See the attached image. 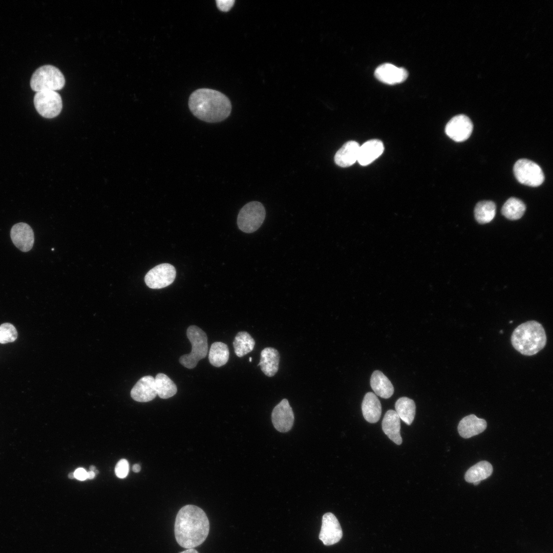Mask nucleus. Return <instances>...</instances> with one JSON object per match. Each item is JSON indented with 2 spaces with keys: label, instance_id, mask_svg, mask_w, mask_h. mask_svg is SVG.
<instances>
[{
  "label": "nucleus",
  "instance_id": "c9c22d12",
  "mask_svg": "<svg viewBox=\"0 0 553 553\" xmlns=\"http://www.w3.org/2000/svg\"><path fill=\"white\" fill-rule=\"evenodd\" d=\"M180 553H199L198 551L194 548L187 549Z\"/></svg>",
  "mask_w": 553,
  "mask_h": 553
},
{
  "label": "nucleus",
  "instance_id": "20e7f679",
  "mask_svg": "<svg viewBox=\"0 0 553 553\" xmlns=\"http://www.w3.org/2000/svg\"><path fill=\"white\" fill-rule=\"evenodd\" d=\"M65 84L63 74L57 68L52 65H44L38 68L33 73L30 80L31 88L36 92L56 91L62 89Z\"/></svg>",
  "mask_w": 553,
  "mask_h": 553
},
{
  "label": "nucleus",
  "instance_id": "412c9836",
  "mask_svg": "<svg viewBox=\"0 0 553 553\" xmlns=\"http://www.w3.org/2000/svg\"><path fill=\"white\" fill-rule=\"evenodd\" d=\"M280 357V354L276 349L266 347L261 352L260 361L258 365L260 366L262 371L266 376L272 377L278 371Z\"/></svg>",
  "mask_w": 553,
  "mask_h": 553
},
{
  "label": "nucleus",
  "instance_id": "a19ab883",
  "mask_svg": "<svg viewBox=\"0 0 553 553\" xmlns=\"http://www.w3.org/2000/svg\"><path fill=\"white\" fill-rule=\"evenodd\" d=\"M251 359H252V358H251V357H249V361L250 362H251Z\"/></svg>",
  "mask_w": 553,
  "mask_h": 553
},
{
  "label": "nucleus",
  "instance_id": "f257e3e1",
  "mask_svg": "<svg viewBox=\"0 0 553 553\" xmlns=\"http://www.w3.org/2000/svg\"><path fill=\"white\" fill-rule=\"evenodd\" d=\"M175 536L185 548H194L204 542L209 530L208 519L202 509L194 505L182 507L176 516Z\"/></svg>",
  "mask_w": 553,
  "mask_h": 553
},
{
  "label": "nucleus",
  "instance_id": "f704fd0d",
  "mask_svg": "<svg viewBox=\"0 0 553 553\" xmlns=\"http://www.w3.org/2000/svg\"><path fill=\"white\" fill-rule=\"evenodd\" d=\"M95 475H96L93 471H90L87 472V479H92L95 477Z\"/></svg>",
  "mask_w": 553,
  "mask_h": 553
},
{
  "label": "nucleus",
  "instance_id": "ea45409f",
  "mask_svg": "<svg viewBox=\"0 0 553 553\" xmlns=\"http://www.w3.org/2000/svg\"><path fill=\"white\" fill-rule=\"evenodd\" d=\"M94 472V473H95V475H97V474H98L99 473V471L98 470H96Z\"/></svg>",
  "mask_w": 553,
  "mask_h": 553
},
{
  "label": "nucleus",
  "instance_id": "393cba45",
  "mask_svg": "<svg viewBox=\"0 0 553 553\" xmlns=\"http://www.w3.org/2000/svg\"><path fill=\"white\" fill-rule=\"evenodd\" d=\"M229 351L227 345L222 342L214 343L209 349L208 359L210 363L216 367L226 364L229 359Z\"/></svg>",
  "mask_w": 553,
  "mask_h": 553
},
{
  "label": "nucleus",
  "instance_id": "a211bd4d",
  "mask_svg": "<svg viewBox=\"0 0 553 553\" xmlns=\"http://www.w3.org/2000/svg\"><path fill=\"white\" fill-rule=\"evenodd\" d=\"M381 426L384 432L390 440L397 445L401 444L400 418L395 411L389 410L386 413Z\"/></svg>",
  "mask_w": 553,
  "mask_h": 553
},
{
  "label": "nucleus",
  "instance_id": "f3484780",
  "mask_svg": "<svg viewBox=\"0 0 553 553\" xmlns=\"http://www.w3.org/2000/svg\"><path fill=\"white\" fill-rule=\"evenodd\" d=\"M487 427L486 421L471 414L463 418L459 422L458 431L464 438H469L483 432Z\"/></svg>",
  "mask_w": 553,
  "mask_h": 553
},
{
  "label": "nucleus",
  "instance_id": "e433bc0d",
  "mask_svg": "<svg viewBox=\"0 0 553 553\" xmlns=\"http://www.w3.org/2000/svg\"><path fill=\"white\" fill-rule=\"evenodd\" d=\"M68 477H69V478H70L71 479H73L75 478L74 473H69L68 474Z\"/></svg>",
  "mask_w": 553,
  "mask_h": 553
},
{
  "label": "nucleus",
  "instance_id": "9d476101",
  "mask_svg": "<svg viewBox=\"0 0 553 553\" xmlns=\"http://www.w3.org/2000/svg\"><path fill=\"white\" fill-rule=\"evenodd\" d=\"M473 124L471 119L465 115H457L447 123L445 127L446 135L456 142H462L471 136Z\"/></svg>",
  "mask_w": 553,
  "mask_h": 553
},
{
  "label": "nucleus",
  "instance_id": "79ce46f5",
  "mask_svg": "<svg viewBox=\"0 0 553 553\" xmlns=\"http://www.w3.org/2000/svg\"><path fill=\"white\" fill-rule=\"evenodd\" d=\"M52 250H54V248H52Z\"/></svg>",
  "mask_w": 553,
  "mask_h": 553
},
{
  "label": "nucleus",
  "instance_id": "b1692460",
  "mask_svg": "<svg viewBox=\"0 0 553 553\" xmlns=\"http://www.w3.org/2000/svg\"><path fill=\"white\" fill-rule=\"evenodd\" d=\"M395 408L399 418L407 425H410L415 415L416 406L414 400L407 397H400L396 401Z\"/></svg>",
  "mask_w": 553,
  "mask_h": 553
},
{
  "label": "nucleus",
  "instance_id": "cd10ccee",
  "mask_svg": "<svg viewBox=\"0 0 553 553\" xmlns=\"http://www.w3.org/2000/svg\"><path fill=\"white\" fill-rule=\"evenodd\" d=\"M496 215V205L492 201H482L477 203L474 209V216L480 224L490 222Z\"/></svg>",
  "mask_w": 553,
  "mask_h": 553
},
{
  "label": "nucleus",
  "instance_id": "c85d7f7f",
  "mask_svg": "<svg viewBox=\"0 0 553 553\" xmlns=\"http://www.w3.org/2000/svg\"><path fill=\"white\" fill-rule=\"evenodd\" d=\"M233 345L236 355L241 357L253 350L255 342L247 332L240 331L235 336Z\"/></svg>",
  "mask_w": 553,
  "mask_h": 553
},
{
  "label": "nucleus",
  "instance_id": "6e6552de",
  "mask_svg": "<svg viewBox=\"0 0 553 553\" xmlns=\"http://www.w3.org/2000/svg\"><path fill=\"white\" fill-rule=\"evenodd\" d=\"M33 101L37 112L46 118L56 117L59 114L62 108L61 97L54 91L36 92Z\"/></svg>",
  "mask_w": 553,
  "mask_h": 553
},
{
  "label": "nucleus",
  "instance_id": "72a5a7b5",
  "mask_svg": "<svg viewBox=\"0 0 553 553\" xmlns=\"http://www.w3.org/2000/svg\"><path fill=\"white\" fill-rule=\"evenodd\" d=\"M133 471L135 473H138L141 470L140 465L138 464H135L132 467Z\"/></svg>",
  "mask_w": 553,
  "mask_h": 553
},
{
  "label": "nucleus",
  "instance_id": "58836bf2",
  "mask_svg": "<svg viewBox=\"0 0 553 553\" xmlns=\"http://www.w3.org/2000/svg\"><path fill=\"white\" fill-rule=\"evenodd\" d=\"M480 483V481H477V482H474L473 483L474 485H478Z\"/></svg>",
  "mask_w": 553,
  "mask_h": 553
},
{
  "label": "nucleus",
  "instance_id": "bb28decb",
  "mask_svg": "<svg viewBox=\"0 0 553 553\" xmlns=\"http://www.w3.org/2000/svg\"><path fill=\"white\" fill-rule=\"evenodd\" d=\"M525 210L526 206L521 200L512 197L504 204L501 209V212L507 219L516 220L522 217Z\"/></svg>",
  "mask_w": 553,
  "mask_h": 553
},
{
  "label": "nucleus",
  "instance_id": "4c0bfd02",
  "mask_svg": "<svg viewBox=\"0 0 553 553\" xmlns=\"http://www.w3.org/2000/svg\"><path fill=\"white\" fill-rule=\"evenodd\" d=\"M89 469H90V471H93V472L95 471L96 470V467L94 465H91L90 466V467H89Z\"/></svg>",
  "mask_w": 553,
  "mask_h": 553
},
{
  "label": "nucleus",
  "instance_id": "423d86ee",
  "mask_svg": "<svg viewBox=\"0 0 553 553\" xmlns=\"http://www.w3.org/2000/svg\"><path fill=\"white\" fill-rule=\"evenodd\" d=\"M265 216V209L262 203L258 201L250 202L239 212L237 218L238 227L244 232H253L261 226Z\"/></svg>",
  "mask_w": 553,
  "mask_h": 553
},
{
  "label": "nucleus",
  "instance_id": "5701e85b",
  "mask_svg": "<svg viewBox=\"0 0 553 553\" xmlns=\"http://www.w3.org/2000/svg\"><path fill=\"white\" fill-rule=\"evenodd\" d=\"M492 464L481 461L471 466L465 473L464 479L469 483L481 481L489 477L493 473Z\"/></svg>",
  "mask_w": 553,
  "mask_h": 553
},
{
  "label": "nucleus",
  "instance_id": "6ab92c4d",
  "mask_svg": "<svg viewBox=\"0 0 553 553\" xmlns=\"http://www.w3.org/2000/svg\"><path fill=\"white\" fill-rule=\"evenodd\" d=\"M355 141H349L338 150L334 156L335 163L343 167L353 165L357 160L359 148Z\"/></svg>",
  "mask_w": 553,
  "mask_h": 553
},
{
  "label": "nucleus",
  "instance_id": "37998d69",
  "mask_svg": "<svg viewBox=\"0 0 553 553\" xmlns=\"http://www.w3.org/2000/svg\"><path fill=\"white\" fill-rule=\"evenodd\" d=\"M512 322H513V321H511V322H510V323H512Z\"/></svg>",
  "mask_w": 553,
  "mask_h": 553
},
{
  "label": "nucleus",
  "instance_id": "2eb2a0df",
  "mask_svg": "<svg viewBox=\"0 0 553 553\" xmlns=\"http://www.w3.org/2000/svg\"><path fill=\"white\" fill-rule=\"evenodd\" d=\"M157 395L155 378L150 375L141 377L131 391V397L138 402L150 401Z\"/></svg>",
  "mask_w": 553,
  "mask_h": 553
},
{
  "label": "nucleus",
  "instance_id": "2f4dec72",
  "mask_svg": "<svg viewBox=\"0 0 553 553\" xmlns=\"http://www.w3.org/2000/svg\"><path fill=\"white\" fill-rule=\"evenodd\" d=\"M216 2L218 9L224 12L229 11L235 3L234 0H217Z\"/></svg>",
  "mask_w": 553,
  "mask_h": 553
},
{
  "label": "nucleus",
  "instance_id": "7ed1b4c3",
  "mask_svg": "<svg viewBox=\"0 0 553 553\" xmlns=\"http://www.w3.org/2000/svg\"><path fill=\"white\" fill-rule=\"evenodd\" d=\"M546 341L543 327L536 321H529L519 325L511 336L513 347L526 356L537 354L544 348Z\"/></svg>",
  "mask_w": 553,
  "mask_h": 553
},
{
  "label": "nucleus",
  "instance_id": "0eeeda50",
  "mask_svg": "<svg viewBox=\"0 0 553 553\" xmlns=\"http://www.w3.org/2000/svg\"><path fill=\"white\" fill-rule=\"evenodd\" d=\"M514 175L521 184L537 187L543 182L544 175L540 166L526 159L518 160L513 167Z\"/></svg>",
  "mask_w": 553,
  "mask_h": 553
},
{
  "label": "nucleus",
  "instance_id": "c756f323",
  "mask_svg": "<svg viewBox=\"0 0 553 553\" xmlns=\"http://www.w3.org/2000/svg\"><path fill=\"white\" fill-rule=\"evenodd\" d=\"M17 337V332L15 327L9 323L0 325V343L6 344L14 342Z\"/></svg>",
  "mask_w": 553,
  "mask_h": 553
},
{
  "label": "nucleus",
  "instance_id": "4be33fe9",
  "mask_svg": "<svg viewBox=\"0 0 553 553\" xmlns=\"http://www.w3.org/2000/svg\"><path fill=\"white\" fill-rule=\"evenodd\" d=\"M370 386L375 394L383 398H390L394 393V387L391 382L379 370L374 371L372 374Z\"/></svg>",
  "mask_w": 553,
  "mask_h": 553
},
{
  "label": "nucleus",
  "instance_id": "ddd939ff",
  "mask_svg": "<svg viewBox=\"0 0 553 553\" xmlns=\"http://www.w3.org/2000/svg\"><path fill=\"white\" fill-rule=\"evenodd\" d=\"M10 237L14 245L22 251L28 252L33 247L34 232L31 226L26 223L14 225L10 231Z\"/></svg>",
  "mask_w": 553,
  "mask_h": 553
},
{
  "label": "nucleus",
  "instance_id": "f03ea898",
  "mask_svg": "<svg viewBox=\"0 0 553 553\" xmlns=\"http://www.w3.org/2000/svg\"><path fill=\"white\" fill-rule=\"evenodd\" d=\"M188 107L193 114L201 120L215 123L227 118L231 111V104L219 91L202 88L196 90L190 95Z\"/></svg>",
  "mask_w": 553,
  "mask_h": 553
},
{
  "label": "nucleus",
  "instance_id": "1a4fd4ad",
  "mask_svg": "<svg viewBox=\"0 0 553 553\" xmlns=\"http://www.w3.org/2000/svg\"><path fill=\"white\" fill-rule=\"evenodd\" d=\"M176 275V269L173 265L163 263L149 270L145 276L144 281L150 288L160 289L171 284Z\"/></svg>",
  "mask_w": 553,
  "mask_h": 553
},
{
  "label": "nucleus",
  "instance_id": "9b49d317",
  "mask_svg": "<svg viewBox=\"0 0 553 553\" xmlns=\"http://www.w3.org/2000/svg\"><path fill=\"white\" fill-rule=\"evenodd\" d=\"M342 536L341 526L335 515L331 513L325 514L322 518L319 539L324 545L328 546L337 543Z\"/></svg>",
  "mask_w": 553,
  "mask_h": 553
},
{
  "label": "nucleus",
  "instance_id": "aec40b11",
  "mask_svg": "<svg viewBox=\"0 0 553 553\" xmlns=\"http://www.w3.org/2000/svg\"><path fill=\"white\" fill-rule=\"evenodd\" d=\"M361 410L364 418L368 422L376 423L379 420L381 406L374 393L370 392L366 394L361 403Z\"/></svg>",
  "mask_w": 553,
  "mask_h": 553
},
{
  "label": "nucleus",
  "instance_id": "dca6fc26",
  "mask_svg": "<svg viewBox=\"0 0 553 553\" xmlns=\"http://www.w3.org/2000/svg\"><path fill=\"white\" fill-rule=\"evenodd\" d=\"M384 151V144L378 139H371L359 146L357 161L362 166L367 165L378 157Z\"/></svg>",
  "mask_w": 553,
  "mask_h": 553
},
{
  "label": "nucleus",
  "instance_id": "4468645a",
  "mask_svg": "<svg viewBox=\"0 0 553 553\" xmlns=\"http://www.w3.org/2000/svg\"><path fill=\"white\" fill-rule=\"evenodd\" d=\"M374 75L380 81L388 84H395L404 81L408 76L407 70L395 65L386 63L379 66Z\"/></svg>",
  "mask_w": 553,
  "mask_h": 553
},
{
  "label": "nucleus",
  "instance_id": "39448f33",
  "mask_svg": "<svg viewBox=\"0 0 553 553\" xmlns=\"http://www.w3.org/2000/svg\"><path fill=\"white\" fill-rule=\"evenodd\" d=\"M186 335L192 346V351L189 354L182 355L179 361L184 367L193 369L207 354V336L204 331L195 325L188 327Z\"/></svg>",
  "mask_w": 553,
  "mask_h": 553
},
{
  "label": "nucleus",
  "instance_id": "7c9ffc66",
  "mask_svg": "<svg viewBox=\"0 0 553 553\" xmlns=\"http://www.w3.org/2000/svg\"><path fill=\"white\" fill-rule=\"evenodd\" d=\"M129 464L128 461L124 459L120 460L117 463L115 472L116 476L120 478H124L128 474Z\"/></svg>",
  "mask_w": 553,
  "mask_h": 553
},
{
  "label": "nucleus",
  "instance_id": "473e14b6",
  "mask_svg": "<svg viewBox=\"0 0 553 553\" xmlns=\"http://www.w3.org/2000/svg\"><path fill=\"white\" fill-rule=\"evenodd\" d=\"M75 478L83 481L87 479V472L83 468H78L74 472Z\"/></svg>",
  "mask_w": 553,
  "mask_h": 553
},
{
  "label": "nucleus",
  "instance_id": "f8f14e48",
  "mask_svg": "<svg viewBox=\"0 0 553 553\" xmlns=\"http://www.w3.org/2000/svg\"><path fill=\"white\" fill-rule=\"evenodd\" d=\"M271 419L273 425L280 432H287L294 422V414L287 399H283L273 409Z\"/></svg>",
  "mask_w": 553,
  "mask_h": 553
},
{
  "label": "nucleus",
  "instance_id": "a878e982",
  "mask_svg": "<svg viewBox=\"0 0 553 553\" xmlns=\"http://www.w3.org/2000/svg\"><path fill=\"white\" fill-rule=\"evenodd\" d=\"M157 395L162 399H167L175 395L177 392L176 384L166 375L158 373L155 378Z\"/></svg>",
  "mask_w": 553,
  "mask_h": 553
}]
</instances>
